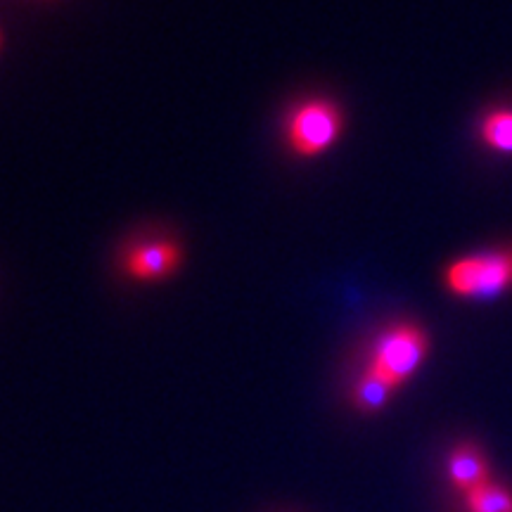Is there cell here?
<instances>
[{"label": "cell", "mask_w": 512, "mask_h": 512, "mask_svg": "<svg viewBox=\"0 0 512 512\" xmlns=\"http://www.w3.org/2000/svg\"><path fill=\"white\" fill-rule=\"evenodd\" d=\"M446 285L458 297H498L512 287V247L456 261L448 266Z\"/></svg>", "instance_id": "cell-1"}, {"label": "cell", "mask_w": 512, "mask_h": 512, "mask_svg": "<svg viewBox=\"0 0 512 512\" xmlns=\"http://www.w3.org/2000/svg\"><path fill=\"white\" fill-rule=\"evenodd\" d=\"M427 354V337L425 332L415 325H399V328L384 332L377 342L373 354V366L370 370L380 373L384 380H389L394 387L406 382Z\"/></svg>", "instance_id": "cell-2"}, {"label": "cell", "mask_w": 512, "mask_h": 512, "mask_svg": "<svg viewBox=\"0 0 512 512\" xmlns=\"http://www.w3.org/2000/svg\"><path fill=\"white\" fill-rule=\"evenodd\" d=\"M342 117L330 102H306L290 121V145L299 155H318L337 138Z\"/></svg>", "instance_id": "cell-3"}, {"label": "cell", "mask_w": 512, "mask_h": 512, "mask_svg": "<svg viewBox=\"0 0 512 512\" xmlns=\"http://www.w3.org/2000/svg\"><path fill=\"white\" fill-rule=\"evenodd\" d=\"M181 252L174 242H152L126 256V271L138 280H159L176 271Z\"/></svg>", "instance_id": "cell-4"}, {"label": "cell", "mask_w": 512, "mask_h": 512, "mask_svg": "<svg viewBox=\"0 0 512 512\" xmlns=\"http://www.w3.org/2000/svg\"><path fill=\"white\" fill-rule=\"evenodd\" d=\"M448 477H451L453 486L467 496L491 482L489 463H486L484 453L477 446L463 444L448 458Z\"/></svg>", "instance_id": "cell-5"}, {"label": "cell", "mask_w": 512, "mask_h": 512, "mask_svg": "<svg viewBox=\"0 0 512 512\" xmlns=\"http://www.w3.org/2000/svg\"><path fill=\"white\" fill-rule=\"evenodd\" d=\"M394 384L389 380H384L380 373L375 370H368L366 375L358 380L354 387V403L356 408H361L363 413H375L387 403L389 394H392Z\"/></svg>", "instance_id": "cell-6"}, {"label": "cell", "mask_w": 512, "mask_h": 512, "mask_svg": "<svg viewBox=\"0 0 512 512\" xmlns=\"http://www.w3.org/2000/svg\"><path fill=\"white\" fill-rule=\"evenodd\" d=\"M467 512H512V491L501 484H484L465 496Z\"/></svg>", "instance_id": "cell-7"}, {"label": "cell", "mask_w": 512, "mask_h": 512, "mask_svg": "<svg viewBox=\"0 0 512 512\" xmlns=\"http://www.w3.org/2000/svg\"><path fill=\"white\" fill-rule=\"evenodd\" d=\"M479 133H482V140L491 150L512 155V110L491 112L482 121V131Z\"/></svg>", "instance_id": "cell-8"}]
</instances>
